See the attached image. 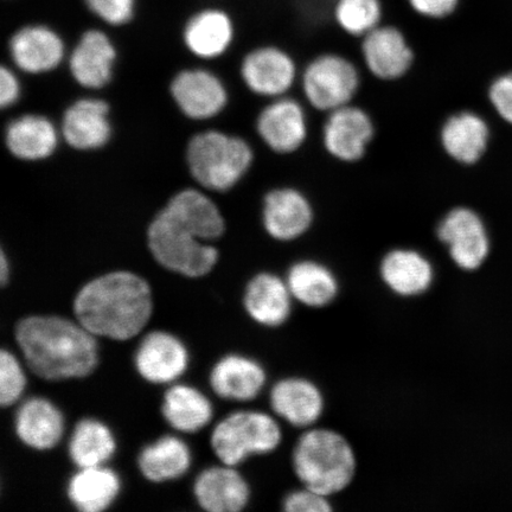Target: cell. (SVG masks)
Returning <instances> with one entry per match:
<instances>
[{
    "mask_svg": "<svg viewBox=\"0 0 512 512\" xmlns=\"http://www.w3.org/2000/svg\"><path fill=\"white\" fill-rule=\"evenodd\" d=\"M15 337L28 367L43 380L82 379L98 367V343L79 322L59 316H30L19 320Z\"/></svg>",
    "mask_w": 512,
    "mask_h": 512,
    "instance_id": "obj_1",
    "label": "cell"
},
{
    "mask_svg": "<svg viewBox=\"0 0 512 512\" xmlns=\"http://www.w3.org/2000/svg\"><path fill=\"white\" fill-rule=\"evenodd\" d=\"M73 309L78 322L95 337L128 341L143 331L152 316L151 287L136 273H107L81 288Z\"/></svg>",
    "mask_w": 512,
    "mask_h": 512,
    "instance_id": "obj_2",
    "label": "cell"
},
{
    "mask_svg": "<svg viewBox=\"0 0 512 512\" xmlns=\"http://www.w3.org/2000/svg\"><path fill=\"white\" fill-rule=\"evenodd\" d=\"M294 475L307 489L334 496L348 489L356 476L354 447L329 428H307L292 452Z\"/></svg>",
    "mask_w": 512,
    "mask_h": 512,
    "instance_id": "obj_3",
    "label": "cell"
},
{
    "mask_svg": "<svg viewBox=\"0 0 512 512\" xmlns=\"http://www.w3.org/2000/svg\"><path fill=\"white\" fill-rule=\"evenodd\" d=\"M187 160L192 177L203 188L228 191L247 175L254 153L245 139L208 131L190 140Z\"/></svg>",
    "mask_w": 512,
    "mask_h": 512,
    "instance_id": "obj_4",
    "label": "cell"
},
{
    "mask_svg": "<svg viewBox=\"0 0 512 512\" xmlns=\"http://www.w3.org/2000/svg\"><path fill=\"white\" fill-rule=\"evenodd\" d=\"M147 243L160 266L184 277H204L214 270L219 261V252L214 246L172 220L163 210L147 230Z\"/></svg>",
    "mask_w": 512,
    "mask_h": 512,
    "instance_id": "obj_5",
    "label": "cell"
},
{
    "mask_svg": "<svg viewBox=\"0 0 512 512\" xmlns=\"http://www.w3.org/2000/svg\"><path fill=\"white\" fill-rule=\"evenodd\" d=\"M283 441V431L272 415L242 411L230 414L215 427L211 447L221 463L239 466L252 456L272 453Z\"/></svg>",
    "mask_w": 512,
    "mask_h": 512,
    "instance_id": "obj_6",
    "label": "cell"
},
{
    "mask_svg": "<svg viewBox=\"0 0 512 512\" xmlns=\"http://www.w3.org/2000/svg\"><path fill=\"white\" fill-rule=\"evenodd\" d=\"M300 85L307 104L328 114L352 104L361 88V75L347 56L324 53L306 64Z\"/></svg>",
    "mask_w": 512,
    "mask_h": 512,
    "instance_id": "obj_7",
    "label": "cell"
},
{
    "mask_svg": "<svg viewBox=\"0 0 512 512\" xmlns=\"http://www.w3.org/2000/svg\"><path fill=\"white\" fill-rule=\"evenodd\" d=\"M437 236L454 264L464 271H476L488 258L489 235L475 210L457 207L447 211L438 223Z\"/></svg>",
    "mask_w": 512,
    "mask_h": 512,
    "instance_id": "obj_8",
    "label": "cell"
},
{
    "mask_svg": "<svg viewBox=\"0 0 512 512\" xmlns=\"http://www.w3.org/2000/svg\"><path fill=\"white\" fill-rule=\"evenodd\" d=\"M375 134V123L370 114L362 107L350 104L326 114L323 146L338 162L356 163L367 155Z\"/></svg>",
    "mask_w": 512,
    "mask_h": 512,
    "instance_id": "obj_9",
    "label": "cell"
},
{
    "mask_svg": "<svg viewBox=\"0 0 512 512\" xmlns=\"http://www.w3.org/2000/svg\"><path fill=\"white\" fill-rule=\"evenodd\" d=\"M361 55L368 72L381 81L402 79L415 61L406 32L386 22L361 38Z\"/></svg>",
    "mask_w": 512,
    "mask_h": 512,
    "instance_id": "obj_10",
    "label": "cell"
},
{
    "mask_svg": "<svg viewBox=\"0 0 512 512\" xmlns=\"http://www.w3.org/2000/svg\"><path fill=\"white\" fill-rule=\"evenodd\" d=\"M241 76L254 94L272 100L290 93L300 78L296 60L277 46L249 51L241 63Z\"/></svg>",
    "mask_w": 512,
    "mask_h": 512,
    "instance_id": "obj_11",
    "label": "cell"
},
{
    "mask_svg": "<svg viewBox=\"0 0 512 512\" xmlns=\"http://www.w3.org/2000/svg\"><path fill=\"white\" fill-rule=\"evenodd\" d=\"M256 131L268 149L292 155L302 149L309 136L305 107L288 95L273 99L256 119Z\"/></svg>",
    "mask_w": 512,
    "mask_h": 512,
    "instance_id": "obj_12",
    "label": "cell"
},
{
    "mask_svg": "<svg viewBox=\"0 0 512 512\" xmlns=\"http://www.w3.org/2000/svg\"><path fill=\"white\" fill-rule=\"evenodd\" d=\"M315 221V209L304 192L296 188L273 189L262 204V224L272 239L296 241L309 232Z\"/></svg>",
    "mask_w": 512,
    "mask_h": 512,
    "instance_id": "obj_13",
    "label": "cell"
},
{
    "mask_svg": "<svg viewBox=\"0 0 512 512\" xmlns=\"http://www.w3.org/2000/svg\"><path fill=\"white\" fill-rule=\"evenodd\" d=\"M9 51L12 61L23 72L42 74L60 66L66 56V44L55 29L35 23L14 32Z\"/></svg>",
    "mask_w": 512,
    "mask_h": 512,
    "instance_id": "obj_14",
    "label": "cell"
},
{
    "mask_svg": "<svg viewBox=\"0 0 512 512\" xmlns=\"http://www.w3.org/2000/svg\"><path fill=\"white\" fill-rule=\"evenodd\" d=\"M171 93L179 110L194 120L215 117L228 102L227 89L222 81L202 69L179 73L171 83Z\"/></svg>",
    "mask_w": 512,
    "mask_h": 512,
    "instance_id": "obj_15",
    "label": "cell"
},
{
    "mask_svg": "<svg viewBox=\"0 0 512 512\" xmlns=\"http://www.w3.org/2000/svg\"><path fill=\"white\" fill-rule=\"evenodd\" d=\"M134 364L139 375L147 382L170 383L187 370L189 354L185 345L174 335L153 331L139 344Z\"/></svg>",
    "mask_w": 512,
    "mask_h": 512,
    "instance_id": "obj_16",
    "label": "cell"
},
{
    "mask_svg": "<svg viewBox=\"0 0 512 512\" xmlns=\"http://www.w3.org/2000/svg\"><path fill=\"white\" fill-rule=\"evenodd\" d=\"M270 403L278 418L303 430L315 426L325 408L322 390L304 377H287L275 383Z\"/></svg>",
    "mask_w": 512,
    "mask_h": 512,
    "instance_id": "obj_17",
    "label": "cell"
},
{
    "mask_svg": "<svg viewBox=\"0 0 512 512\" xmlns=\"http://www.w3.org/2000/svg\"><path fill=\"white\" fill-rule=\"evenodd\" d=\"M115 60L117 49L111 37L100 29H89L69 55L70 72L82 87L99 89L111 81Z\"/></svg>",
    "mask_w": 512,
    "mask_h": 512,
    "instance_id": "obj_18",
    "label": "cell"
},
{
    "mask_svg": "<svg viewBox=\"0 0 512 512\" xmlns=\"http://www.w3.org/2000/svg\"><path fill=\"white\" fill-rule=\"evenodd\" d=\"M235 40L232 16L217 6H206L192 14L183 29V41L200 59H216L227 53Z\"/></svg>",
    "mask_w": 512,
    "mask_h": 512,
    "instance_id": "obj_19",
    "label": "cell"
},
{
    "mask_svg": "<svg viewBox=\"0 0 512 512\" xmlns=\"http://www.w3.org/2000/svg\"><path fill=\"white\" fill-rule=\"evenodd\" d=\"M194 495L200 507L209 512H240L251 498L247 480L234 466H216L197 477Z\"/></svg>",
    "mask_w": 512,
    "mask_h": 512,
    "instance_id": "obj_20",
    "label": "cell"
},
{
    "mask_svg": "<svg viewBox=\"0 0 512 512\" xmlns=\"http://www.w3.org/2000/svg\"><path fill=\"white\" fill-rule=\"evenodd\" d=\"M110 108L105 101L82 99L74 102L63 115L61 133L76 150L100 149L111 138Z\"/></svg>",
    "mask_w": 512,
    "mask_h": 512,
    "instance_id": "obj_21",
    "label": "cell"
},
{
    "mask_svg": "<svg viewBox=\"0 0 512 512\" xmlns=\"http://www.w3.org/2000/svg\"><path fill=\"white\" fill-rule=\"evenodd\" d=\"M293 300L286 279L264 272L249 281L243 305L254 322L267 328H278L290 318Z\"/></svg>",
    "mask_w": 512,
    "mask_h": 512,
    "instance_id": "obj_22",
    "label": "cell"
},
{
    "mask_svg": "<svg viewBox=\"0 0 512 512\" xmlns=\"http://www.w3.org/2000/svg\"><path fill=\"white\" fill-rule=\"evenodd\" d=\"M380 275L393 293L416 297L430 290L435 272L424 254L411 248H395L383 256Z\"/></svg>",
    "mask_w": 512,
    "mask_h": 512,
    "instance_id": "obj_23",
    "label": "cell"
},
{
    "mask_svg": "<svg viewBox=\"0 0 512 512\" xmlns=\"http://www.w3.org/2000/svg\"><path fill=\"white\" fill-rule=\"evenodd\" d=\"M439 137L441 147L454 162L473 165L488 149L490 130L480 115L464 111L454 113L444 121Z\"/></svg>",
    "mask_w": 512,
    "mask_h": 512,
    "instance_id": "obj_24",
    "label": "cell"
},
{
    "mask_svg": "<svg viewBox=\"0 0 512 512\" xmlns=\"http://www.w3.org/2000/svg\"><path fill=\"white\" fill-rule=\"evenodd\" d=\"M267 375L259 362L241 355H228L215 364L210 386L224 400L252 401L265 388Z\"/></svg>",
    "mask_w": 512,
    "mask_h": 512,
    "instance_id": "obj_25",
    "label": "cell"
},
{
    "mask_svg": "<svg viewBox=\"0 0 512 512\" xmlns=\"http://www.w3.org/2000/svg\"><path fill=\"white\" fill-rule=\"evenodd\" d=\"M15 431L24 445L47 451L59 444L63 437V415L49 400L32 398L19 407Z\"/></svg>",
    "mask_w": 512,
    "mask_h": 512,
    "instance_id": "obj_26",
    "label": "cell"
},
{
    "mask_svg": "<svg viewBox=\"0 0 512 512\" xmlns=\"http://www.w3.org/2000/svg\"><path fill=\"white\" fill-rule=\"evenodd\" d=\"M163 211L172 220L188 227L207 242L221 238L226 230V222L219 207L202 191H179Z\"/></svg>",
    "mask_w": 512,
    "mask_h": 512,
    "instance_id": "obj_27",
    "label": "cell"
},
{
    "mask_svg": "<svg viewBox=\"0 0 512 512\" xmlns=\"http://www.w3.org/2000/svg\"><path fill=\"white\" fill-rule=\"evenodd\" d=\"M5 143L16 158L34 162L53 155L59 145V131L43 115H23L6 128Z\"/></svg>",
    "mask_w": 512,
    "mask_h": 512,
    "instance_id": "obj_28",
    "label": "cell"
},
{
    "mask_svg": "<svg viewBox=\"0 0 512 512\" xmlns=\"http://www.w3.org/2000/svg\"><path fill=\"white\" fill-rule=\"evenodd\" d=\"M286 283L293 299L311 309L330 305L339 292L335 273L315 260L294 262L287 272Z\"/></svg>",
    "mask_w": 512,
    "mask_h": 512,
    "instance_id": "obj_29",
    "label": "cell"
},
{
    "mask_svg": "<svg viewBox=\"0 0 512 512\" xmlns=\"http://www.w3.org/2000/svg\"><path fill=\"white\" fill-rule=\"evenodd\" d=\"M120 478L104 465L85 467L70 478L67 495L82 512H101L110 508L119 496Z\"/></svg>",
    "mask_w": 512,
    "mask_h": 512,
    "instance_id": "obj_30",
    "label": "cell"
},
{
    "mask_svg": "<svg viewBox=\"0 0 512 512\" xmlns=\"http://www.w3.org/2000/svg\"><path fill=\"white\" fill-rule=\"evenodd\" d=\"M191 465V452L182 439L166 435L139 454L138 466L153 483L168 482L185 475Z\"/></svg>",
    "mask_w": 512,
    "mask_h": 512,
    "instance_id": "obj_31",
    "label": "cell"
},
{
    "mask_svg": "<svg viewBox=\"0 0 512 512\" xmlns=\"http://www.w3.org/2000/svg\"><path fill=\"white\" fill-rule=\"evenodd\" d=\"M162 413L175 430L195 433L209 424L213 418V406L200 390L178 384L165 393Z\"/></svg>",
    "mask_w": 512,
    "mask_h": 512,
    "instance_id": "obj_32",
    "label": "cell"
},
{
    "mask_svg": "<svg viewBox=\"0 0 512 512\" xmlns=\"http://www.w3.org/2000/svg\"><path fill=\"white\" fill-rule=\"evenodd\" d=\"M115 448L110 428L98 420L83 419L70 438L69 457L79 469L102 466L112 458Z\"/></svg>",
    "mask_w": 512,
    "mask_h": 512,
    "instance_id": "obj_33",
    "label": "cell"
},
{
    "mask_svg": "<svg viewBox=\"0 0 512 512\" xmlns=\"http://www.w3.org/2000/svg\"><path fill=\"white\" fill-rule=\"evenodd\" d=\"M332 21L345 35L362 38L386 18L383 0H335Z\"/></svg>",
    "mask_w": 512,
    "mask_h": 512,
    "instance_id": "obj_34",
    "label": "cell"
},
{
    "mask_svg": "<svg viewBox=\"0 0 512 512\" xmlns=\"http://www.w3.org/2000/svg\"><path fill=\"white\" fill-rule=\"evenodd\" d=\"M27 386L21 363L8 350L0 351V405L10 407L22 398Z\"/></svg>",
    "mask_w": 512,
    "mask_h": 512,
    "instance_id": "obj_35",
    "label": "cell"
},
{
    "mask_svg": "<svg viewBox=\"0 0 512 512\" xmlns=\"http://www.w3.org/2000/svg\"><path fill=\"white\" fill-rule=\"evenodd\" d=\"M86 9L110 27H124L136 17L138 0H82Z\"/></svg>",
    "mask_w": 512,
    "mask_h": 512,
    "instance_id": "obj_36",
    "label": "cell"
},
{
    "mask_svg": "<svg viewBox=\"0 0 512 512\" xmlns=\"http://www.w3.org/2000/svg\"><path fill=\"white\" fill-rule=\"evenodd\" d=\"M330 497L305 488L291 492L284 499L286 512H330Z\"/></svg>",
    "mask_w": 512,
    "mask_h": 512,
    "instance_id": "obj_37",
    "label": "cell"
},
{
    "mask_svg": "<svg viewBox=\"0 0 512 512\" xmlns=\"http://www.w3.org/2000/svg\"><path fill=\"white\" fill-rule=\"evenodd\" d=\"M414 15L427 21L440 22L452 17L462 0H407Z\"/></svg>",
    "mask_w": 512,
    "mask_h": 512,
    "instance_id": "obj_38",
    "label": "cell"
},
{
    "mask_svg": "<svg viewBox=\"0 0 512 512\" xmlns=\"http://www.w3.org/2000/svg\"><path fill=\"white\" fill-rule=\"evenodd\" d=\"M489 99L496 112L512 124V72L499 76L492 82Z\"/></svg>",
    "mask_w": 512,
    "mask_h": 512,
    "instance_id": "obj_39",
    "label": "cell"
},
{
    "mask_svg": "<svg viewBox=\"0 0 512 512\" xmlns=\"http://www.w3.org/2000/svg\"><path fill=\"white\" fill-rule=\"evenodd\" d=\"M21 96V83L12 70L2 67L0 70V105L3 108L15 105Z\"/></svg>",
    "mask_w": 512,
    "mask_h": 512,
    "instance_id": "obj_40",
    "label": "cell"
},
{
    "mask_svg": "<svg viewBox=\"0 0 512 512\" xmlns=\"http://www.w3.org/2000/svg\"><path fill=\"white\" fill-rule=\"evenodd\" d=\"M10 279V266L8 258H6V254L4 251L2 254H0V283H2L3 286L8 284V281Z\"/></svg>",
    "mask_w": 512,
    "mask_h": 512,
    "instance_id": "obj_41",
    "label": "cell"
}]
</instances>
